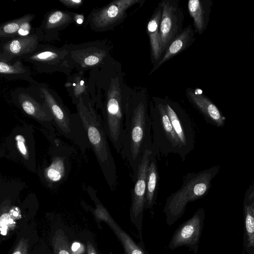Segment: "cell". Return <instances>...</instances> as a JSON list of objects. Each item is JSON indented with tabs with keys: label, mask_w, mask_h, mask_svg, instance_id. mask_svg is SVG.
I'll list each match as a JSON object with an SVG mask.
<instances>
[{
	"label": "cell",
	"mask_w": 254,
	"mask_h": 254,
	"mask_svg": "<svg viewBox=\"0 0 254 254\" xmlns=\"http://www.w3.org/2000/svg\"><path fill=\"white\" fill-rule=\"evenodd\" d=\"M147 150H152L151 123L147 103L143 99L127 102L120 153L132 170L134 182Z\"/></svg>",
	"instance_id": "cell-1"
},
{
	"label": "cell",
	"mask_w": 254,
	"mask_h": 254,
	"mask_svg": "<svg viewBox=\"0 0 254 254\" xmlns=\"http://www.w3.org/2000/svg\"><path fill=\"white\" fill-rule=\"evenodd\" d=\"M75 105L104 177L111 190H114L118 184L117 167L103 119L95 109L90 96L80 97Z\"/></svg>",
	"instance_id": "cell-2"
},
{
	"label": "cell",
	"mask_w": 254,
	"mask_h": 254,
	"mask_svg": "<svg viewBox=\"0 0 254 254\" xmlns=\"http://www.w3.org/2000/svg\"><path fill=\"white\" fill-rule=\"evenodd\" d=\"M214 173V169L211 168L186 175L181 187L167 197L163 209L169 226L183 216L189 202L200 198L207 192Z\"/></svg>",
	"instance_id": "cell-3"
},
{
	"label": "cell",
	"mask_w": 254,
	"mask_h": 254,
	"mask_svg": "<svg viewBox=\"0 0 254 254\" xmlns=\"http://www.w3.org/2000/svg\"><path fill=\"white\" fill-rule=\"evenodd\" d=\"M126 105L123 101L118 79L112 77L101 108L105 132L118 153L122 149Z\"/></svg>",
	"instance_id": "cell-4"
},
{
	"label": "cell",
	"mask_w": 254,
	"mask_h": 254,
	"mask_svg": "<svg viewBox=\"0 0 254 254\" xmlns=\"http://www.w3.org/2000/svg\"><path fill=\"white\" fill-rule=\"evenodd\" d=\"M152 151L159 154L179 155L181 142L176 134L167 113L164 103L157 101L151 107Z\"/></svg>",
	"instance_id": "cell-5"
},
{
	"label": "cell",
	"mask_w": 254,
	"mask_h": 254,
	"mask_svg": "<svg viewBox=\"0 0 254 254\" xmlns=\"http://www.w3.org/2000/svg\"><path fill=\"white\" fill-rule=\"evenodd\" d=\"M62 47L67 52L69 64L73 69L79 72L102 68L109 56V49L103 40L66 43Z\"/></svg>",
	"instance_id": "cell-6"
},
{
	"label": "cell",
	"mask_w": 254,
	"mask_h": 254,
	"mask_svg": "<svg viewBox=\"0 0 254 254\" xmlns=\"http://www.w3.org/2000/svg\"><path fill=\"white\" fill-rule=\"evenodd\" d=\"M66 50L50 44L39 43L32 53L17 60L24 61L32 65L38 72H62L67 76L73 68L69 64Z\"/></svg>",
	"instance_id": "cell-7"
},
{
	"label": "cell",
	"mask_w": 254,
	"mask_h": 254,
	"mask_svg": "<svg viewBox=\"0 0 254 254\" xmlns=\"http://www.w3.org/2000/svg\"><path fill=\"white\" fill-rule=\"evenodd\" d=\"M13 103L28 115L37 121L48 122L54 121L43 95L35 83L27 87H19L11 94Z\"/></svg>",
	"instance_id": "cell-8"
},
{
	"label": "cell",
	"mask_w": 254,
	"mask_h": 254,
	"mask_svg": "<svg viewBox=\"0 0 254 254\" xmlns=\"http://www.w3.org/2000/svg\"><path fill=\"white\" fill-rule=\"evenodd\" d=\"M139 2V0H116L94 8L87 16L85 24L95 32L111 30L123 19L129 7Z\"/></svg>",
	"instance_id": "cell-9"
},
{
	"label": "cell",
	"mask_w": 254,
	"mask_h": 254,
	"mask_svg": "<svg viewBox=\"0 0 254 254\" xmlns=\"http://www.w3.org/2000/svg\"><path fill=\"white\" fill-rule=\"evenodd\" d=\"M152 154L151 150L145 151L138 168L135 184L131 190L129 217L132 224L137 231L140 240H142V222L145 210L147 173Z\"/></svg>",
	"instance_id": "cell-10"
},
{
	"label": "cell",
	"mask_w": 254,
	"mask_h": 254,
	"mask_svg": "<svg viewBox=\"0 0 254 254\" xmlns=\"http://www.w3.org/2000/svg\"><path fill=\"white\" fill-rule=\"evenodd\" d=\"M204 210L199 208L192 216L182 223L175 230L168 244L171 251L187 247L196 254L203 226Z\"/></svg>",
	"instance_id": "cell-11"
},
{
	"label": "cell",
	"mask_w": 254,
	"mask_h": 254,
	"mask_svg": "<svg viewBox=\"0 0 254 254\" xmlns=\"http://www.w3.org/2000/svg\"><path fill=\"white\" fill-rule=\"evenodd\" d=\"M164 103L173 127L181 143L179 156L184 161L193 149L195 136L192 123L184 110L176 104Z\"/></svg>",
	"instance_id": "cell-12"
},
{
	"label": "cell",
	"mask_w": 254,
	"mask_h": 254,
	"mask_svg": "<svg viewBox=\"0 0 254 254\" xmlns=\"http://www.w3.org/2000/svg\"><path fill=\"white\" fill-rule=\"evenodd\" d=\"M43 41L40 27H36L29 34L15 37L1 43L0 59L11 62L33 52Z\"/></svg>",
	"instance_id": "cell-13"
},
{
	"label": "cell",
	"mask_w": 254,
	"mask_h": 254,
	"mask_svg": "<svg viewBox=\"0 0 254 254\" xmlns=\"http://www.w3.org/2000/svg\"><path fill=\"white\" fill-rule=\"evenodd\" d=\"M35 83L43 94L56 125L65 135H70L72 129L71 115L60 96L48 84L37 81Z\"/></svg>",
	"instance_id": "cell-14"
},
{
	"label": "cell",
	"mask_w": 254,
	"mask_h": 254,
	"mask_svg": "<svg viewBox=\"0 0 254 254\" xmlns=\"http://www.w3.org/2000/svg\"><path fill=\"white\" fill-rule=\"evenodd\" d=\"M76 13L67 10L53 9L44 15L39 27L43 41H60V33L71 24L74 23Z\"/></svg>",
	"instance_id": "cell-15"
},
{
	"label": "cell",
	"mask_w": 254,
	"mask_h": 254,
	"mask_svg": "<svg viewBox=\"0 0 254 254\" xmlns=\"http://www.w3.org/2000/svg\"><path fill=\"white\" fill-rule=\"evenodd\" d=\"M95 214L100 221H104L112 230L121 244L125 254H150L146 249L143 240H140L138 243L135 242L101 204L97 205Z\"/></svg>",
	"instance_id": "cell-16"
},
{
	"label": "cell",
	"mask_w": 254,
	"mask_h": 254,
	"mask_svg": "<svg viewBox=\"0 0 254 254\" xmlns=\"http://www.w3.org/2000/svg\"><path fill=\"white\" fill-rule=\"evenodd\" d=\"M176 1L163 0L160 3L162 15L160 24L162 53L166 50L177 33L178 25V7Z\"/></svg>",
	"instance_id": "cell-17"
},
{
	"label": "cell",
	"mask_w": 254,
	"mask_h": 254,
	"mask_svg": "<svg viewBox=\"0 0 254 254\" xmlns=\"http://www.w3.org/2000/svg\"><path fill=\"white\" fill-rule=\"evenodd\" d=\"M35 16L34 14L29 13L1 24L0 26L1 43L15 37L30 34L33 30H32L31 23Z\"/></svg>",
	"instance_id": "cell-18"
},
{
	"label": "cell",
	"mask_w": 254,
	"mask_h": 254,
	"mask_svg": "<svg viewBox=\"0 0 254 254\" xmlns=\"http://www.w3.org/2000/svg\"><path fill=\"white\" fill-rule=\"evenodd\" d=\"M187 95L190 101L213 124L218 127L223 126L225 118L208 98L192 90L188 91Z\"/></svg>",
	"instance_id": "cell-19"
},
{
	"label": "cell",
	"mask_w": 254,
	"mask_h": 254,
	"mask_svg": "<svg viewBox=\"0 0 254 254\" xmlns=\"http://www.w3.org/2000/svg\"><path fill=\"white\" fill-rule=\"evenodd\" d=\"M0 74L1 77L8 80H25L30 84L36 82L31 76L30 68L21 60H15L9 63L0 59Z\"/></svg>",
	"instance_id": "cell-20"
},
{
	"label": "cell",
	"mask_w": 254,
	"mask_h": 254,
	"mask_svg": "<svg viewBox=\"0 0 254 254\" xmlns=\"http://www.w3.org/2000/svg\"><path fill=\"white\" fill-rule=\"evenodd\" d=\"M162 15V7L159 4L151 17L147 26L149 37L152 59L159 61L162 54L160 24Z\"/></svg>",
	"instance_id": "cell-21"
},
{
	"label": "cell",
	"mask_w": 254,
	"mask_h": 254,
	"mask_svg": "<svg viewBox=\"0 0 254 254\" xmlns=\"http://www.w3.org/2000/svg\"><path fill=\"white\" fill-rule=\"evenodd\" d=\"M157 156L153 152L150 157L146 179L145 199V210H149L153 214L154 206L156 204L158 186V170Z\"/></svg>",
	"instance_id": "cell-22"
},
{
	"label": "cell",
	"mask_w": 254,
	"mask_h": 254,
	"mask_svg": "<svg viewBox=\"0 0 254 254\" xmlns=\"http://www.w3.org/2000/svg\"><path fill=\"white\" fill-rule=\"evenodd\" d=\"M64 87L74 104L80 97L91 95L89 79L85 77L83 72L76 71L67 76Z\"/></svg>",
	"instance_id": "cell-23"
},
{
	"label": "cell",
	"mask_w": 254,
	"mask_h": 254,
	"mask_svg": "<svg viewBox=\"0 0 254 254\" xmlns=\"http://www.w3.org/2000/svg\"><path fill=\"white\" fill-rule=\"evenodd\" d=\"M193 33L190 26H188L173 40L165 51L164 56L153 67L151 73L190 46L193 40Z\"/></svg>",
	"instance_id": "cell-24"
},
{
	"label": "cell",
	"mask_w": 254,
	"mask_h": 254,
	"mask_svg": "<svg viewBox=\"0 0 254 254\" xmlns=\"http://www.w3.org/2000/svg\"><path fill=\"white\" fill-rule=\"evenodd\" d=\"M35 230L31 226H24L17 234V239L10 254H30L37 243Z\"/></svg>",
	"instance_id": "cell-25"
},
{
	"label": "cell",
	"mask_w": 254,
	"mask_h": 254,
	"mask_svg": "<svg viewBox=\"0 0 254 254\" xmlns=\"http://www.w3.org/2000/svg\"><path fill=\"white\" fill-rule=\"evenodd\" d=\"M53 254H72L68 235L61 226L56 227L52 235Z\"/></svg>",
	"instance_id": "cell-26"
},
{
	"label": "cell",
	"mask_w": 254,
	"mask_h": 254,
	"mask_svg": "<svg viewBox=\"0 0 254 254\" xmlns=\"http://www.w3.org/2000/svg\"><path fill=\"white\" fill-rule=\"evenodd\" d=\"M188 8L193 19L195 30L201 34L205 28L204 11L201 2L199 0H190Z\"/></svg>",
	"instance_id": "cell-27"
},
{
	"label": "cell",
	"mask_w": 254,
	"mask_h": 254,
	"mask_svg": "<svg viewBox=\"0 0 254 254\" xmlns=\"http://www.w3.org/2000/svg\"><path fill=\"white\" fill-rule=\"evenodd\" d=\"M244 222L248 245L254 246V201H251L244 204Z\"/></svg>",
	"instance_id": "cell-28"
},
{
	"label": "cell",
	"mask_w": 254,
	"mask_h": 254,
	"mask_svg": "<svg viewBox=\"0 0 254 254\" xmlns=\"http://www.w3.org/2000/svg\"><path fill=\"white\" fill-rule=\"evenodd\" d=\"M64 161L60 158H57L46 170L45 175L49 180L56 182L60 180L64 176Z\"/></svg>",
	"instance_id": "cell-29"
},
{
	"label": "cell",
	"mask_w": 254,
	"mask_h": 254,
	"mask_svg": "<svg viewBox=\"0 0 254 254\" xmlns=\"http://www.w3.org/2000/svg\"><path fill=\"white\" fill-rule=\"evenodd\" d=\"M14 140L16 148L21 156L25 160H29L30 157V152L25 136L21 133L17 134L14 137Z\"/></svg>",
	"instance_id": "cell-30"
},
{
	"label": "cell",
	"mask_w": 254,
	"mask_h": 254,
	"mask_svg": "<svg viewBox=\"0 0 254 254\" xmlns=\"http://www.w3.org/2000/svg\"><path fill=\"white\" fill-rule=\"evenodd\" d=\"M63 5L69 8H78L81 6L84 3L82 0H59Z\"/></svg>",
	"instance_id": "cell-31"
},
{
	"label": "cell",
	"mask_w": 254,
	"mask_h": 254,
	"mask_svg": "<svg viewBox=\"0 0 254 254\" xmlns=\"http://www.w3.org/2000/svg\"><path fill=\"white\" fill-rule=\"evenodd\" d=\"M36 243L34 245L30 254H52L50 250L46 246L43 244L36 245Z\"/></svg>",
	"instance_id": "cell-32"
},
{
	"label": "cell",
	"mask_w": 254,
	"mask_h": 254,
	"mask_svg": "<svg viewBox=\"0 0 254 254\" xmlns=\"http://www.w3.org/2000/svg\"><path fill=\"white\" fill-rule=\"evenodd\" d=\"M87 254H99L95 244L91 238H86Z\"/></svg>",
	"instance_id": "cell-33"
},
{
	"label": "cell",
	"mask_w": 254,
	"mask_h": 254,
	"mask_svg": "<svg viewBox=\"0 0 254 254\" xmlns=\"http://www.w3.org/2000/svg\"><path fill=\"white\" fill-rule=\"evenodd\" d=\"M71 250L72 254H80L84 250V246L78 242H74L71 245Z\"/></svg>",
	"instance_id": "cell-34"
},
{
	"label": "cell",
	"mask_w": 254,
	"mask_h": 254,
	"mask_svg": "<svg viewBox=\"0 0 254 254\" xmlns=\"http://www.w3.org/2000/svg\"><path fill=\"white\" fill-rule=\"evenodd\" d=\"M84 20V16L83 14H78L76 13L74 19V23L75 24H77L78 25L81 24L83 23Z\"/></svg>",
	"instance_id": "cell-35"
},
{
	"label": "cell",
	"mask_w": 254,
	"mask_h": 254,
	"mask_svg": "<svg viewBox=\"0 0 254 254\" xmlns=\"http://www.w3.org/2000/svg\"><path fill=\"white\" fill-rule=\"evenodd\" d=\"M109 254H114L112 252H110Z\"/></svg>",
	"instance_id": "cell-36"
}]
</instances>
